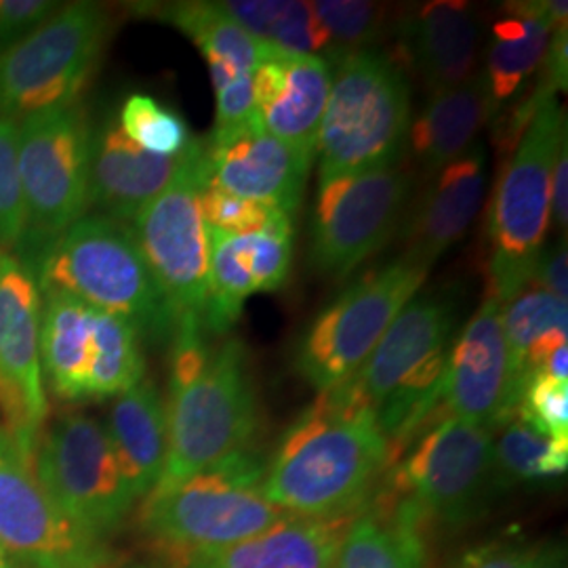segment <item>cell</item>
<instances>
[{"instance_id":"6da1fadb","label":"cell","mask_w":568,"mask_h":568,"mask_svg":"<svg viewBox=\"0 0 568 568\" xmlns=\"http://www.w3.org/2000/svg\"><path fill=\"white\" fill-rule=\"evenodd\" d=\"M389 462V443L373 408L345 386L321 396L284 432L264 495L297 518H326L361 508Z\"/></svg>"},{"instance_id":"7a4b0ae2","label":"cell","mask_w":568,"mask_h":568,"mask_svg":"<svg viewBox=\"0 0 568 568\" xmlns=\"http://www.w3.org/2000/svg\"><path fill=\"white\" fill-rule=\"evenodd\" d=\"M42 293H65L114 314L152 337L173 335L175 314L122 222L82 215L42 248L30 264Z\"/></svg>"},{"instance_id":"3957f363","label":"cell","mask_w":568,"mask_h":568,"mask_svg":"<svg viewBox=\"0 0 568 568\" xmlns=\"http://www.w3.org/2000/svg\"><path fill=\"white\" fill-rule=\"evenodd\" d=\"M264 476V462L243 450L182 483L152 488L143 501V532L180 565L297 518L265 499Z\"/></svg>"},{"instance_id":"277c9868","label":"cell","mask_w":568,"mask_h":568,"mask_svg":"<svg viewBox=\"0 0 568 568\" xmlns=\"http://www.w3.org/2000/svg\"><path fill=\"white\" fill-rule=\"evenodd\" d=\"M453 307L443 297H413L394 318L365 365L344 386L373 408L398 455L443 403Z\"/></svg>"},{"instance_id":"5b68a950","label":"cell","mask_w":568,"mask_h":568,"mask_svg":"<svg viewBox=\"0 0 568 568\" xmlns=\"http://www.w3.org/2000/svg\"><path fill=\"white\" fill-rule=\"evenodd\" d=\"M257 417V394L239 339L211 349L199 371L169 375L166 459L154 488L171 487L248 450Z\"/></svg>"},{"instance_id":"8992f818","label":"cell","mask_w":568,"mask_h":568,"mask_svg":"<svg viewBox=\"0 0 568 568\" xmlns=\"http://www.w3.org/2000/svg\"><path fill=\"white\" fill-rule=\"evenodd\" d=\"M410 129L405 65L375 49L333 61V84L318 133V178L396 164Z\"/></svg>"},{"instance_id":"52a82bcc","label":"cell","mask_w":568,"mask_h":568,"mask_svg":"<svg viewBox=\"0 0 568 568\" xmlns=\"http://www.w3.org/2000/svg\"><path fill=\"white\" fill-rule=\"evenodd\" d=\"M567 142V114L556 95H546L504 169L490 209L493 300L509 304L530 283L544 253L549 224L551 173Z\"/></svg>"},{"instance_id":"ba28073f","label":"cell","mask_w":568,"mask_h":568,"mask_svg":"<svg viewBox=\"0 0 568 568\" xmlns=\"http://www.w3.org/2000/svg\"><path fill=\"white\" fill-rule=\"evenodd\" d=\"M110 32L102 4L70 2L0 53V116L21 119L81 102Z\"/></svg>"},{"instance_id":"9c48e42d","label":"cell","mask_w":568,"mask_h":568,"mask_svg":"<svg viewBox=\"0 0 568 568\" xmlns=\"http://www.w3.org/2000/svg\"><path fill=\"white\" fill-rule=\"evenodd\" d=\"M20 180L26 234L20 248L30 265L89 209L93 126L81 102L42 110L20 122Z\"/></svg>"},{"instance_id":"30bf717a","label":"cell","mask_w":568,"mask_h":568,"mask_svg":"<svg viewBox=\"0 0 568 568\" xmlns=\"http://www.w3.org/2000/svg\"><path fill=\"white\" fill-rule=\"evenodd\" d=\"M429 267L403 255L394 264L349 284L307 326L293 365L318 392L344 386L379 344L394 318L417 297Z\"/></svg>"},{"instance_id":"8fae6325","label":"cell","mask_w":568,"mask_h":568,"mask_svg":"<svg viewBox=\"0 0 568 568\" xmlns=\"http://www.w3.org/2000/svg\"><path fill=\"white\" fill-rule=\"evenodd\" d=\"M34 471L72 525L103 546L135 504L105 426L84 413L61 415L42 429Z\"/></svg>"},{"instance_id":"7c38bea8","label":"cell","mask_w":568,"mask_h":568,"mask_svg":"<svg viewBox=\"0 0 568 568\" xmlns=\"http://www.w3.org/2000/svg\"><path fill=\"white\" fill-rule=\"evenodd\" d=\"M209 178L203 142L183 150L175 178L133 220V236L175 318L204 316L209 283V227L201 192Z\"/></svg>"},{"instance_id":"4fadbf2b","label":"cell","mask_w":568,"mask_h":568,"mask_svg":"<svg viewBox=\"0 0 568 568\" xmlns=\"http://www.w3.org/2000/svg\"><path fill=\"white\" fill-rule=\"evenodd\" d=\"M490 480V432L447 415L389 464L387 495L410 504L424 523L462 527L476 516Z\"/></svg>"},{"instance_id":"5bb4252c","label":"cell","mask_w":568,"mask_h":568,"mask_svg":"<svg viewBox=\"0 0 568 568\" xmlns=\"http://www.w3.org/2000/svg\"><path fill=\"white\" fill-rule=\"evenodd\" d=\"M408 180L392 164L318 180L312 215V262L345 276L389 241L403 215Z\"/></svg>"},{"instance_id":"9a60e30c","label":"cell","mask_w":568,"mask_h":568,"mask_svg":"<svg viewBox=\"0 0 568 568\" xmlns=\"http://www.w3.org/2000/svg\"><path fill=\"white\" fill-rule=\"evenodd\" d=\"M0 548L23 568H105V546L87 537L42 488L34 462L0 426Z\"/></svg>"},{"instance_id":"2e32d148","label":"cell","mask_w":568,"mask_h":568,"mask_svg":"<svg viewBox=\"0 0 568 568\" xmlns=\"http://www.w3.org/2000/svg\"><path fill=\"white\" fill-rule=\"evenodd\" d=\"M41 304L32 267L0 248V415L32 462L49 415L39 345Z\"/></svg>"},{"instance_id":"e0dca14e","label":"cell","mask_w":568,"mask_h":568,"mask_svg":"<svg viewBox=\"0 0 568 568\" xmlns=\"http://www.w3.org/2000/svg\"><path fill=\"white\" fill-rule=\"evenodd\" d=\"M520 394L501 305L488 297L448 354L443 403L450 417L490 432L508 424Z\"/></svg>"},{"instance_id":"ac0fdd59","label":"cell","mask_w":568,"mask_h":568,"mask_svg":"<svg viewBox=\"0 0 568 568\" xmlns=\"http://www.w3.org/2000/svg\"><path fill=\"white\" fill-rule=\"evenodd\" d=\"M209 178L225 192L276 206L288 217L300 209L312 156L288 148L260 121L213 131L204 142Z\"/></svg>"},{"instance_id":"d6986e66","label":"cell","mask_w":568,"mask_h":568,"mask_svg":"<svg viewBox=\"0 0 568 568\" xmlns=\"http://www.w3.org/2000/svg\"><path fill=\"white\" fill-rule=\"evenodd\" d=\"M331 84L326 58L276 51L253 74L257 121L265 133L314 159Z\"/></svg>"},{"instance_id":"ffe728a7","label":"cell","mask_w":568,"mask_h":568,"mask_svg":"<svg viewBox=\"0 0 568 568\" xmlns=\"http://www.w3.org/2000/svg\"><path fill=\"white\" fill-rule=\"evenodd\" d=\"M178 156H159L131 142L119 121L108 119L93 129L89 206H98L105 217L133 222L182 166Z\"/></svg>"},{"instance_id":"44dd1931","label":"cell","mask_w":568,"mask_h":568,"mask_svg":"<svg viewBox=\"0 0 568 568\" xmlns=\"http://www.w3.org/2000/svg\"><path fill=\"white\" fill-rule=\"evenodd\" d=\"M358 509L326 518H288L227 548L190 556L178 567L333 568Z\"/></svg>"},{"instance_id":"7402d4cb","label":"cell","mask_w":568,"mask_h":568,"mask_svg":"<svg viewBox=\"0 0 568 568\" xmlns=\"http://www.w3.org/2000/svg\"><path fill=\"white\" fill-rule=\"evenodd\" d=\"M487 185V150L471 145L464 156L438 171L408 227L406 257L432 267L476 220Z\"/></svg>"},{"instance_id":"603a6c76","label":"cell","mask_w":568,"mask_h":568,"mask_svg":"<svg viewBox=\"0 0 568 568\" xmlns=\"http://www.w3.org/2000/svg\"><path fill=\"white\" fill-rule=\"evenodd\" d=\"M400 42L429 95L457 89L476 77L478 26L467 2H426L403 23Z\"/></svg>"},{"instance_id":"cb8c5ba5","label":"cell","mask_w":568,"mask_h":568,"mask_svg":"<svg viewBox=\"0 0 568 568\" xmlns=\"http://www.w3.org/2000/svg\"><path fill=\"white\" fill-rule=\"evenodd\" d=\"M506 18L495 21L488 47L487 81L493 108L508 102L541 65L551 32L567 26L565 0L509 2Z\"/></svg>"},{"instance_id":"d4e9b609","label":"cell","mask_w":568,"mask_h":568,"mask_svg":"<svg viewBox=\"0 0 568 568\" xmlns=\"http://www.w3.org/2000/svg\"><path fill=\"white\" fill-rule=\"evenodd\" d=\"M42 373L61 403H87L98 310L65 293L41 295Z\"/></svg>"},{"instance_id":"484cf974","label":"cell","mask_w":568,"mask_h":568,"mask_svg":"<svg viewBox=\"0 0 568 568\" xmlns=\"http://www.w3.org/2000/svg\"><path fill=\"white\" fill-rule=\"evenodd\" d=\"M105 432L135 501L145 499L166 459V406L159 387L143 379L116 396Z\"/></svg>"},{"instance_id":"4316f807","label":"cell","mask_w":568,"mask_h":568,"mask_svg":"<svg viewBox=\"0 0 568 568\" xmlns=\"http://www.w3.org/2000/svg\"><path fill=\"white\" fill-rule=\"evenodd\" d=\"M424 525L410 504L386 495L358 509L333 568H427Z\"/></svg>"},{"instance_id":"83f0119b","label":"cell","mask_w":568,"mask_h":568,"mask_svg":"<svg viewBox=\"0 0 568 568\" xmlns=\"http://www.w3.org/2000/svg\"><path fill=\"white\" fill-rule=\"evenodd\" d=\"M493 112L485 74H476L457 89L429 95L426 110L408 129L415 159L427 171L438 173L466 154Z\"/></svg>"},{"instance_id":"f1b7e54d","label":"cell","mask_w":568,"mask_h":568,"mask_svg":"<svg viewBox=\"0 0 568 568\" xmlns=\"http://www.w3.org/2000/svg\"><path fill=\"white\" fill-rule=\"evenodd\" d=\"M154 13L180 28L201 49L215 91L239 77L255 74L278 51L251 37L225 13L222 2H171L154 7Z\"/></svg>"},{"instance_id":"f546056e","label":"cell","mask_w":568,"mask_h":568,"mask_svg":"<svg viewBox=\"0 0 568 568\" xmlns=\"http://www.w3.org/2000/svg\"><path fill=\"white\" fill-rule=\"evenodd\" d=\"M501 318L514 373L525 387L528 377L539 373L558 347L567 345V302L541 288L523 291L501 307Z\"/></svg>"},{"instance_id":"4dcf8cb0","label":"cell","mask_w":568,"mask_h":568,"mask_svg":"<svg viewBox=\"0 0 568 568\" xmlns=\"http://www.w3.org/2000/svg\"><path fill=\"white\" fill-rule=\"evenodd\" d=\"M225 13L244 30L278 51L291 55L328 53L325 28L316 18L312 2L300 0H230L222 2Z\"/></svg>"},{"instance_id":"1f68e13d","label":"cell","mask_w":568,"mask_h":568,"mask_svg":"<svg viewBox=\"0 0 568 568\" xmlns=\"http://www.w3.org/2000/svg\"><path fill=\"white\" fill-rule=\"evenodd\" d=\"M143 363L138 328L114 314H95V356L87 386V403L121 396L143 382Z\"/></svg>"},{"instance_id":"d6a6232c","label":"cell","mask_w":568,"mask_h":568,"mask_svg":"<svg viewBox=\"0 0 568 568\" xmlns=\"http://www.w3.org/2000/svg\"><path fill=\"white\" fill-rule=\"evenodd\" d=\"M568 440L549 438L520 419L506 424L493 445V474L504 483H535L565 476Z\"/></svg>"},{"instance_id":"836d02e7","label":"cell","mask_w":568,"mask_h":568,"mask_svg":"<svg viewBox=\"0 0 568 568\" xmlns=\"http://www.w3.org/2000/svg\"><path fill=\"white\" fill-rule=\"evenodd\" d=\"M119 124L131 142L159 156H178L192 143L187 124L152 95H129L122 103Z\"/></svg>"},{"instance_id":"e575fe53","label":"cell","mask_w":568,"mask_h":568,"mask_svg":"<svg viewBox=\"0 0 568 568\" xmlns=\"http://www.w3.org/2000/svg\"><path fill=\"white\" fill-rule=\"evenodd\" d=\"M312 9L325 28L328 39L326 60L331 63L347 53L368 51L384 28V9L375 2L318 0L312 2Z\"/></svg>"},{"instance_id":"d590c367","label":"cell","mask_w":568,"mask_h":568,"mask_svg":"<svg viewBox=\"0 0 568 568\" xmlns=\"http://www.w3.org/2000/svg\"><path fill=\"white\" fill-rule=\"evenodd\" d=\"M201 206L204 224L209 230H217L232 236L257 232H293L291 217L281 209L234 196L211 178H206L204 182Z\"/></svg>"},{"instance_id":"8d00e7d4","label":"cell","mask_w":568,"mask_h":568,"mask_svg":"<svg viewBox=\"0 0 568 568\" xmlns=\"http://www.w3.org/2000/svg\"><path fill=\"white\" fill-rule=\"evenodd\" d=\"M26 206L20 180V124L0 116V248H20Z\"/></svg>"},{"instance_id":"74e56055","label":"cell","mask_w":568,"mask_h":568,"mask_svg":"<svg viewBox=\"0 0 568 568\" xmlns=\"http://www.w3.org/2000/svg\"><path fill=\"white\" fill-rule=\"evenodd\" d=\"M514 415L549 438L568 440V382L546 373L530 375Z\"/></svg>"},{"instance_id":"f35d334b","label":"cell","mask_w":568,"mask_h":568,"mask_svg":"<svg viewBox=\"0 0 568 568\" xmlns=\"http://www.w3.org/2000/svg\"><path fill=\"white\" fill-rule=\"evenodd\" d=\"M239 239L257 293L278 291L291 270L293 232H257L241 234Z\"/></svg>"},{"instance_id":"ab89813d","label":"cell","mask_w":568,"mask_h":568,"mask_svg":"<svg viewBox=\"0 0 568 568\" xmlns=\"http://www.w3.org/2000/svg\"><path fill=\"white\" fill-rule=\"evenodd\" d=\"M60 9L49 0H0V53L28 37Z\"/></svg>"},{"instance_id":"60d3db41","label":"cell","mask_w":568,"mask_h":568,"mask_svg":"<svg viewBox=\"0 0 568 568\" xmlns=\"http://www.w3.org/2000/svg\"><path fill=\"white\" fill-rule=\"evenodd\" d=\"M217 95V119L213 131L234 129L246 122L257 121L253 74L239 77L215 91Z\"/></svg>"},{"instance_id":"b9f144b4","label":"cell","mask_w":568,"mask_h":568,"mask_svg":"<svg viewBox=\"0 0 568 568\" xmlns=\"http://www.w3.org/2000/svg\"><path fill=\"white\" fill-rule=\"evenodd\" d=\"M541 548H530L516 541H493L471 549L457 568H537Z\"/></svg>"},{"instance_id":"7bdbcfd3","label":"cell","mask_w":568,"mask_h":568,"mask_svg":"<svg viewBox=\"0 0 568 568\" xmlns=\"http://www.w3.org/2000/svg\"><path fill=\"white\" fill-rule=\"evenodd\" d=\"M539 284L541 291L558 300H568V257L567 241L551 246L541 253L539 262L535 265L530 283Z\"/></svg>"},{"instance_id":"ee69618b","label":"cell","mask_w":568,"mask_h":568,"mask_svg":"<svg viewBox=\"0 0 568 568\" xmlns=\"http://www.w3.org/2000/svg\"><path fill=\"white\" fill-rule=\"evenodd\" d=\"M568 77V26L551 32L548 51L541 61V79L539 84L549 91L558 93L567 89Z\"/></svg>"},{"instance_id":"f6af8a7d","label":"cell","mask_w":568,"mask_h":568,"mask_svg":"<svg viewBox=\"0 0 568 568\" xmlns=\"http://www.w3.org/2000/svg\"><path fill=\"white\" fill-rule=\"evenodd\" d=\"M568 143H562L558 159L554 164L551 173V199H549V209L554 215V222L567 232L568 224Z\"/></svg>"},{"instance_id":"bcb514c9","label":"cell","mask_w":568,"mask_h":568,"mask_svg":"<svg viewBox=\"0 0 568 568\" xmlns=\"http://www.w3.org/2000/svg\"><path fill=\"white\" fill-rule=\"evenodd\" d=\"M537 568H567L562 560V551L560 549L541 548V558H539V567Z\"/></svg>"},{"instance_id":"7dc6e473","label":"cell","mask_w":568,"mask_h":568,"mask_svg":"<svg viewBox=\"0 0 568 568\" xmlns=\"http://www.w3.org/2000/svg\"><path fill=\"white\" fill-rule=\"evenodd\" d=\"M0 568H23L4 549L0 548Z\"/></svg>"},{"instance_id":"c3c4849f","label":"cell","mask_w":568,"mask_h":568,"mask_svg":"<svg viewBox=\"0 0 568 568\" xmlns=\"http://www.w3.org/2000/svg\"><path fill=\"white\" fill-rule=\"evenodd\" d=\"M105 568H108V567H105ZM116 568H119V567H116ZM121 568H135V567H121Z\"/></svg>"}]
</instances>
